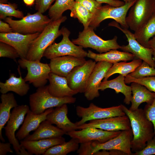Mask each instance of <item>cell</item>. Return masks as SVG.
<instances>
[{"instance_id":"6da1fadb","label":"cell","mask_w":155,"mask_h":155,"mask_svg":"<svg viewBox=\"0 0 155 155\" xmlns=\"http://www.w3.org/2000/svg\"><path fill=\"white\" fill-rule=\"evenodd\" d=\"M121 105L123 111L129 119L132 131L133 137L131 143V151L138 152L143 149L147 142L154 137L153 125L146 118L143 109L138 108L131 111Z\"/></svg>"},{"instance_id":"7a4b0ae2","label":"cell","mask_w":155,"mask_h":155,"mask_svg":"<svg viewBox=\"0 0 155 155\" xmlns=\"http://www.w3.org/2000/svg\"><path fill=\"white\" fill-rule=\"evenodd\" d=\"M65 16L52 20L31 43L26 59L31 61H40L46 49L53 43L55 40L62 35L59 30L62 23L67 20Z\"/></svg>"},{"instance_id":"3957f363","label":"cell","mask_w":155,"mask_h":155,"mask_svg":"<svg viewBox=\"0 0 155 155\" xmlns=\"http://www.w3.org/2000/svg\"><path fill=\"white\" fill-rule=\"evenodd\" d=\"M133 137L131 129L122 131L118 136L104 143L95 141L81 144L79 152L81 155H92L101 150H115L131 155V143Z\"/></svg>"},{"instance_id":"277c9868","label":"cell","mask_w":155,"mask_h":155,"mask_svg":"<svg viewBox=\"0 0 155 155\" xmlns=\"http://www.w3.org/2000/svg\"><path fill=\"white\" fill-rule=\"evenodd\" d=\"M76 100V98L73 96L58 98L52 96L49 92L48 86L38 88L29 97L30 110L37 114L43 113L48 109L64 104H73Z\"/></svg>"},{"instance_id":"5b68a950","label":"cell","mask_w":155,"mask_h":155,"mask_svg":"<svg viewBox=\"0 0 155 155\" xmlns=\"http://www.w3.org/2000/svg\"><path fill=\"white\" fill-rule=\"evenodd\" d=\"M5 21L9 24L13 32L29 34L41 32L52 20L47 16L37 12L32 14L28 13L20 20L8 17Z\"/></svg>"},{"instance_id":"8992f818","label":"cell","mask_w":155,"mask_h":155,"mask_svg":"<svg viewBox=\"0 0 155 155\" xmlns=\"http://www.w3.org/2000/svg\"><path fill=\"white\" fill-rule=\"evenodd\" d=\"M94 28L89 26L79 32L78 38L72 40V42L83 48H91L100 53H105L111 50L120 49L121 46L117 42V37L114 36L110 40H105L97 35Z\"/></svg>"},{"instance_id":"52a82bcc","label":"cell","mask_w":155,"mask_h":155,"mask_svg":"<svg viewBox=\"0 0 155 155\" xmlns=\"http://www.w3.org/2000/svg\"><path fill=\"white\" fill-rule=\"evenodd\" d=\"M61 30L63 36L61 40L58 43L53 42L49 46L45 51L43 57L50 60L65 56L83 58L87 57L88 52L82 47L76 45L69 39L70 31L64 27Z\"/></svg>"},{"instance_id":"ba28073f","label":"cell","mask_w":155,"mask_h":155,"mask_svg":"<svg viewBox=\"0 0 155 155\" xmlns=\"http://www.w3.org/2000/svg\"><path fill=\"white\" fill-rule=\"evenodd\" d=\"M135 0L125 3L123 5L115 7L107 4L101 6L93 15L89 26L95 29L103 20L109 18L114 20L123 28H129L126 21L127 13Z\"/></svg>"},{"instance_id":"9c48e42d","label":"cell","mask_w":155,"mask_h":155,"mask_svg":"<svg viewBox=\"0 0 155 155\" xmlns=\"http://www.w3.org/2000/svg\"><path fill=\"white\" fill-rule=\"evenodd\" d=\"M129 10L126 21L129 28L135 32L144 24L155 12L154 0H135Z\"/></svg>"},{"instance_id":"30bf717a","label":"cell","mask_w":155,"mask_h":155,"mask_svg":"<svg viewBox=\"0 0 155 155\" xmlns=\"http://www.w3.org/2000/svg\"><path fill=\"white\" fill-rule=\"evenodd\" d=\"M18 63L20 67L27 70V74L24 78L26 82H28L37 88L45 86L51 72L49 64L24 58H20Z\"/></svg>"},{"instance_id":"8fae6325","label":"cell","mask_w":155,"mask_h":155,"mask_svg":"<svg viewBox=\"0 0 155 155\" xmlns=\"http://www.w3.org/2000/svg\"><path fill=\"white\" fill-rule=\"evenodd\" d=\"M77 115L81 118L75 123L77 126L92 120L100 119L125 115V114L122 109L121 104L107 108L98 107L92 103L87 107L78 106L76 108Z\"/></svg>"},{"instance_id":"7c38bea8","label":"cell","mask_w":155,"mask_h":155,"mask_svg":"<svg viewBox=\"0 0 155 155\" xmlns=\"http://www.w3.org/2000/svg\"><path fill=\"white\" fill-rule=\"evenodd\" d=\"M109 25L115 27L122 32L127 39L128 44L121 46L120 49L123 51L131 53L137 58L141 59L147 63L150 66L154 67L155 63L152 57V50L140 44L136 39L134 33L128 29L121 27L115 21L110 23Z\"/></svg>"},{"instance_id":"4fadbf2b","label":"cell","mask_w":155,"mask_h":155,"mask_svg":"<svg viewBox=\"0 0 155 155\" xmlns=\"http://www.w3.org/2000/svg\"><path fill=\"white\" fill-rule=\"evenodd\" d=\"M96 63L92 59L74 68L66 77L69 87L78 93H84Z\"/></svg>"},{"instance_id":"5bb4252c","label":"cell","mask_w":155,"mask_h":155,"mask_svg":"<svg viewBox=\"0 0 155 155\" xmlns=\"http://www.w3.org/2000/svg\"><path fill=\"white\" fill-rule=\"evenodd\" d=\"M30 110L29 106L26 104L13 108L7 125L4 127L5 136L17 155L20 154L21 146L16 137L15 132L23 122L25 116Z\"/></svg>"},{"instance_id":"9a60e30c","label":"cell","mask_w":155,"mask_h":155,"mask_svg":"<svg viewBox=\"0 0 155 155\" xmlns=\"http://www.w3.org/2000/svg\"><path fill=\"white\" fill-rule=\"evenodd\" d=\"M122 131H109L100 129L89 127L79 131L73 130L67 133L71 138L76 139L80 144L92 141L104 143L118 136Z\"/></svg>"},{"instance_id":"2e32d148","label":"cell","mask_w":155,"mask_h":155,"mask_svg":"<svg viewBox=\"0 0 155 155\" xmlns=\"http://www.w3.org/2000/svg\"><path fill=\"white\" fill-rule=\"evenodd\" d=\"M92 127L109 131H116L131 129L129 119L126 115L111 117L104 119L92 120L78 126V129H81Z\"/></svg>"},{"instance_id":"e0dca14e","label":"cell","mask_w":155,"mask_h":155,"mask_svg":"<svg viewBox=\"0 0 155 155\" xmlns=\"http://www.w3.org/2000/svg\"><path fill=\"white\" fill-rule=\"evenodd\" d=\"M40 33L24 34L14 32L0 33V42L11 45L16 50L20 58L26 59L31 43Z\"/></svg>"},{"instance_id":"ac0fdd59","label":"cell","mask_w":155,"mask_h":155,"mask_svg":"<svg viewBox=\"0 0 155 155\" xmlns=\"http://www.w3.org/2000/svg\"><path fill=\"white\" fill-rule=\"evenodd\" d=\"M113 65L104 61H99L96 63L84 93L87 100H91L99 96V86L106 74Z\"/></svg>"},{"instance_id":"d6986e66","label":"cell","mask_w":155,"mask_h":155,"mask_svg":"<svg viewBox=\"0 0 155 155\" xmlns=\"http://www.w3.org/2000/svg\"><path fill=\"white\" fill-rule=\"evenodd\" d=\"M86 61L85 58L65 56L50 59L49 65L51 72L66 77L74 68L83 65Z\"/></svg>"},{"instance_id":"ffe728a7","label":"cell","mask_w":155,"mask_h":155,"mask_svg":"<svg viewBox=\"0 0 155 155\" xmlns=\"http://www.w3.org/2000/svg\"><path fill=\"white\" fill-rule=\"evenodd\" d=\"M53 109V108L48 109L40 114H36L30 110L22 126L16 133V138L20 141L23 140L30 132L36 130L42 121L46 120L47 115Z\"/></svg>"},{"instance_id":"44dd1931","label":"cell","mask_w":155,"mask_h":155,"mask_svg":"<svg viewBox=\"0 0 155 155\" xmlns=\"http://www.w3.org/2000/svg\"><path fill=\"white\" fill-rule=\"evenodd\" d=\"M68 108L67 104L56 107L46 116V120L52 124L67 133L78 129L75 123L71 121L67 116Z\"/></svg>"},{"instance_id":"7402d4cb","label":"cell","mask_w":155,"mask_h":155,"mask_svg":"<svg viewBox=\"0 0 155 155\" xmlns=\"http://www.w3.org/2000/svg\"><path fill=\"white\" fill-rule=\"evenodd\" d=\"M48 90L52 96L58 98L73 96L78 93L69 86L66 78L51 72L48 79Z\"/></svg>"},{"instance_id":"603a6c76","label":"cell","mask_w":155,"mask_h":155,"mask_svg":"<svg viewBox=\"0 0 155 155\" xmlns=\"http://www.w3.org/2000/svg\"><path fill=\"white\" fill-rule=\"evenodd\" d=\"M65 142L62 136L51 138L43 139L37 140L20 141L21 146L24 147L32 155L43 154L48 149L55 145Z\"/></svg>"},{"instance_id":"cb8c5ba5","label":"cell","mask_w":155,"mask_h":155,"mask_svg":"<svg viewBox=\"0 0 155 155\" xmlns=\"http://www.w3.org/2000/svg\"><path fill=\"white\" fill-rule=\"evenodd\" d=\"M20 67L19 66L18 69L19 77H17L14 74L11 73L9 78L5 82H0V92L2 94H6L9 91L13 92L21 96L27 94L30 89V86L23 78Z\"/></svg>"},{"instance_id":"d4e9b609","label":"cell","mask_w":155,"mask_h":155,"mask_svg":"<svg viewBox=\"0 0 155 155\" xmlns=\"http://www.w3.org/2000/svg\"><path fill=\"white\" fill-rule=\"evenodd\" d=\"M132 95L131 100V105L129 109L135 111L143 102L151 104L155 98V93L148 90L146 87L138 83H131Z\"/></svg>"},{"instance_id":"484cf974","label":"cell","mask_w":155,"mask_h":155,"mask_svg":"<svg viewBox=\"0 0 155 155\" xmlns=\"http://www.w3.org/2000/svg\"><path fill=\"white\" fill-rule=\"evenodd\" d=\"M66 134V132L58 127L53 125L46 120L40 124L33 133L29 134L23 140L27 141L37 140L59 137Z\"/></svg>"},{"instance_id":"4316f807","label":"cell","mask_w":155,"mask_h":155,"mask_svg":"<svg viewBox=\"0 0 155 155\" xmlns=\"http://www.w3.org/2000/svg\"><path fill=\"white\" fill-rule=\"evenodd\" d=\"M87 57L93 59L96 62L106 61L113 64L121 61L131 60L136 58L132 54L117 49L111 50L106 52L97 54L88 50Z\"/></svg>"},{"instance_id":"83f0119b","label":"cell","mask_w":155,"mask_h":155,"mask_svg":"<svg viewBox=\"0 0 155 155\" xmlns=\"http://www.w3.org/2000/svg\"><path fill=\"white\" fill-rule=\"evenodd\" d=\"M125 77L121 75L116 78L109 80L103 81L101 83L99 90L103 91L107 88L114 90L117 94L121 93L125 96L124 102L129 104L132 98V91L131 86L126 84L125 82Z\"/></svg>"},{"instance_id":"f1b7e54d","label":"cell","mask_w":155,"mask_h":155,"mask_svg":"<svg viewBox=\"0 0 155 155\" xmlns=\"http://www.w3.org/2000/svg\"><path fill=\"white\" fill-rule=\"evenodd\" d=\"M0 98L1 102L0 103V139L4 142L5 140L2 136V129L9 119L11 109L18 105L12 93L2 94Z\"/></svg>"},{"instance_id":"f546056e","label":"cell","mask_w":155,"mask_h":155,"mask_svg":"<svg viewBox=\"0 0 155 155\" xmlns=\"http://www.w3.org/2000/svg\"><path fill=\"white\" fill-rule=\"evenodd\" d=\"M126 61L118 62L113 64L106 74L103 81L107 80L109 77L116 73H119L125 77L141 64L142 60L135 58L130 62Z\"/></svg>"},{"instance_id":"4dcf8cb0","label":"cell","mask_w":155,"mask_h":155,"mask_svg":"<svg viewBox=\"0 0 155 155\" xmlns=\"http://www.w3.org/2000/svg\"><path fill=\"white\" fill-rule=\"evenodd\" d=\"M134 34L140 44L149 48V41L155 35V12L144 24L134 32Z\"/></svg>"},{"instance_id":"1f68e13d","label":"cell","mask_w":155,"mask_h":155,"mask_svg":"<svg viewBox=\"0 0 155 155\" xmlns=\"http://www.w3.org/2000/svg\"><path fill=\"white\" fill-rule=\"evenodd\" d=\"M78 141L71 138L69 141L54 146L48 149L43 155H66L77 151L79 148Z\"/></svg>"},{"instance_id":"d6a6232c","label":"cell","mask_w":155,"mask_h":155,"mask_svg":"<svg viewBox=\"0 0 155 155\" xmlns=\"http://www.w3.org/2000/svg\"><path fill=\"white\" fill-rule=\"evenodd\" d=\"M70 10V16L77 18L79 22L83 24L84 29L86 28L89 26L93 14L84 6L75 1Z\"/></svg>"},{"instance_id":"836d02e7","label":"cell","mask_w":155,"mask_h":155,"mask_svg":"<svg viewBox=\"0 0 155 155\" xmlns=\"http://www.w3.org/2000/svg\"><path fill=\"white\" fill-rule=\"evenodd\" d=\"M75 1V0H56L49 9V17L52 20L59 18L64 11L70 10Z\"/></svg>"},{"instance_id":"e575fe53","label":"cell","mask_w":155,"mask_h":155,"mask_svg":"<svg viewBox=\"0 0 155 155\" xmlns=\"http://www.w3.org/2000/svg\"><path fill=\"white\" fill-rule=\"evenodd\" d=\"M17 5L15 3H0V18L5 19L7 17L12 16L22 19L24 17L23 12L17 9Z\"/></svg>"},{"instance_id":"d590c367","label":"cell","mask_w":155,"mask_h":155,"mask_svg":"<svg viewBox=\"0 0 155 155\" xmlns=\"http://www.w3.org/2000/svg\"><path fill=\"white\" fill-rule=\"evenodd\" d=\"M128 75L135 78L154 76H155V68L150 66L146 62L143 61L140 65Z\"/></svg>"},{"instance_id":"8d00e7d4","label":"cell","mask_w":155,"mask_h":155,"mask_svg":"<svg viewBox=\"0 0 155 155\" xmlns=\"http://www.w3.org/2000/svg\"><path fill=\"white\" fill-rule=\"evenodd\" d=\"M125 82L126 84L138 83L146 87L150 91L155 93V76L135 78L128 75L125 77Z\"/></svg>"},{"instance_id":"74e56055","label":"cell","mask_w":155,"mask_h":155,"mask_svg":"<svg viewBox=\"0 0 155 155\" xmlns=\"http://www.w3.org/2000/svg\"><path fill=\"white\" fill-rule=\"evenodd\" d=\"M0 57L16 59L20 57L16 50L11 45L0 42Z\"/></svg>"},{"instance_id":"f35d334b","label":"cell","mask_w":155,"mask_h":155,"mask_svg":"<svg viewBox=\"0 0 155 155\" xmlns=\"http://www.w3.org/2000/svg\"><path fill=\"white\" fill-rule=\"evenodd\" d=\"M143 110L146 118L153 125L155 137V98L151 104L146 105Z\"/></svg>"},{"instance_id":"ab89813d","label":"cell","mask_w":155,"mask_h":155,"mask_svg":"<svg viewBox=\"0 0 155 155\" xmlns=\"http://www.w3.org/2000/svg\"><path fill=\"white\" fill-rule=\"evenodd\" d=\"M155 154V137L148 141L146 146L141 150L132 153V155H150Z\"/></svg>"},{"instance_id":"60d3db41","label":"cell","mask_w":155,"mask_h":155,"mask_svg":"<svg viewBox=\"0 0 155 155\" xmlns=\"http://www.w3.org/2000/svg\"><path fill=\"white\" fill-rule=\"evenodd\" d=\"M75 1L80 3L93 15L102 6V4L95 0H75Z\"/></svg>"},{"instance_id":"b9f144b4","label":"cell","mask_w":155,"mask_h":155,"mask_svg":"<svg viewBox=\"0 0 155 155\" xmlns=\"http://www.w3.org/2000/svg\"><path fill=\"white\" fill-rule=\"evenodd\" d=\"M56 0H35V9L42 13L46 12L50 7L51 4Z\"/></svg>"},{"instance_id":"7bdbcfd3","label":"cell","mask_w":155,"mask_h":155,"mask_svg":"<svg viewBox=\"0 0 155 155\" xmlns=\"http://www.w3.org/2000/svg\"><path fill=\"white\" fill-rule=\"evenodd\" d=\"M99 3L107 4L108 5L115 7H118L123 5L125 4L124 1L119 0H95Z\"/></svg>"},{"instance_id":"ee69618b","label":"cell","mask_w":155,"mask_h":155,"mask_svg":"<svg viewBox=\"0 0 155 155\" xmlns=\"http://www.w3.org/2000/svg\"><path fill=\"white\" fill-rule=\"evenodd\" d=\"M11 144L9 142H0V155H5L8 152L13 153L11 148Z\"/></svg>"},{"instance_id":"f6af8a7d","label":"cell","mask_w":155,"mask_h":155,"mask_svg":"<svg viewBox=\"0 0 155 155\" xmlns=\"http://www.w3.org/2000/svg\"><path fill=\"white\" fill-rule=\"evenodd\" d=\"M0 32L1 33H9L13 32L9 24L1 20H0Z\"/></svg>"},{"instance_id":"bcb514c9","label":"cell","mask_w":155,"mask_h":155,"mask_svg":"<svg viewBox=\"0 0 155 155\" xmlns=\"http://www.w3.org/2000/svg\"><path fill=\"white\" fill-rule=\"evenodd\" d=\"M149 48L152 50L153 59L155 63V35L150 39L148 42Z\"/></svg>"},{"instance_id":"7dc6e473","label":"cell","mask_w":155,"mask_h":155,"mask_svg":"<svg viewBox=\"0 0 155 155\" xmlns=\"http://www.w3.org/2000/svg\"><path fill=\"white\" fill-rule=\"evenodd\" d=\"M110 155H127L125 153L118 150H109Z\"/></svg>"},{"instance_id":"c3c4849f","label":"cell","mask_w":155,"mask_h":155,"mask_svg":"<svg viewBox=\"0 0 155 155\" xmlns=\"http://www.w3.org/2000/svg\"><path fill=\"white\" fill-rule=\"evenodd\" d=\"M107 150H102V151H99L94 153V155H109V152H108Z\"/></svg>"},{"instance_id":"681fc988","label":"cell","mask_w":155,"mask_h":155,"mask_svg":"<svg viewBox=\"0 0 155 155\" xmlns=\"http://www.w3.org/2000/svg\"><path fill=\"white\" fill-rule=\"evenodd\" d=\"M26 150L24 147L21 146V149L20 151L19 155H31Z\"/></svg>"},{"instance_id":"f907efd6","label":"cell","mask_w":155,"mask_h":155,"mask_svg":"<svg viewBox=\"0 0 155 155\" xmlns=\"http://www.w3.org/2000/svg\"><path fill=\"white\" fill-rule=\"evenodd\" d=\"M24 3L27 6H31L33 5L35 0H23Z\"/></svg>"},{"instance_id":"816d5d0a","label":"cell","mask_w":155,"mask_h":155,"mask_svg":"<svg viewBox=\"0 0 155 155\" xmlns=\"http://www.w3.org/2000/svg\"><path fill=\"white\" fill-rule=\"evenodd\" d=\"M8 0H0V3H6Z\"/></svg>"},{"instance_id":"f5cc1de1","label":"cell","mask_w":155,"mask_h":155,"mask_svg":"<svg viewBox=\"0 0 155 155\" xmlns=\"http://www.w3.org/2000/svg\"><path fill=\"white\" fill-rule=\"evenodd\" d=\"M133 0H125V3H127L128 2H130L131 1H133Z\"/></svg>"},{"instance_id":"db71d44e","label":"cell","mask_w":155,"mask_h":155,"mask_svg":"<svg viewBox=\"0 0 155 155\" xmlns=\"http://www.w3.org/2000/svg\"><path fill=\"white\" fill-rule=\"evenodd\" d=\"M154 5H155V0H154Z\"/></svg>"},{"instance_id":"11a10c76","label":"cell","mask_w":155,"mask_h":155,"mask_svg":"<svg viewBox=\"0 0 155 155\" xmlns=\"http://www.w3.org/2000/svg\"><path fill=\"white\" fill-rule=\"evenodd\" d=\"M154 67L155 68V64H154Z\"/></svg>"},{"instance_id":"9f6ffc18","label":"cell","mask_w":155,"mask_h":155,"mask_svg":"<svg viewBox=\"0 0 155 155\" xmlns=\"http://www.w3.org/2000/svg\"><path fill=\"white\" fill-rule=\"evenodd\" d=\"M123 1H124L125 2V0H123Z\"/></svg>"}]
</instances>
